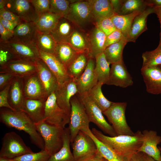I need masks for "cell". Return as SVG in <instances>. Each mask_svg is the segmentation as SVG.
<instances>
[{"mask_svg":"<svg viewBox=\"0 0 161 161\" xmlns=\"http://www.w3.org/2000/svg\"><path fill=\"white\" fill-rule=\"evenodd\" d=\"M91 131L96 138L111 148L123 161L124 159L138 151L143 140V134L140 131L132 135H120L114 137L106 136L94 128Z\"/></svg>","mask_w":161,"mask_h":161,"instance_id":"obj_1","label":"cell"},{"mask_svg":"<svg viewBox=\"0 0 161 161\" xmlns=\"http://www.w3.org/2000/svg\"><path fill=\"white\" fill-rule=\"evenodd\" d=\"M0 121L8 127L24 131L29 135L32 144L41 150H44V140L35 123L24 112L0 108Z\"/></svg>","mask_w":161,"mask_h":161,"instance_id":"obj_2","label":"cell"},{"mask_svg":"<svg viewBox=\"0 0 161 161\" xmlns=\"http://www.w3.org/2000/svg\"><path fill=\"white\" fill-rule=\"evenodd\" d=\"M37 131L44 140V150L51 156L62 147L64 129L48 124L42 121L35 123Z\"/></svg>","mask_w":161,"mask_h":161,"instance_id":"obj_3","label":"cell"},{"mask_svg":"<svg viewBox=\"0 0 161 161\" xmlns=\"http://www.w3.org/2000/svg\"><path fill=\"white\" fill-rule=\"evenodd\" d=\"M71 111L68 127L72 143L79 132L89 128L90 122L84 107L77 94L71 99Z\"/></svg>","mask_w":161,"mask_h":161,"instance_id":"obj_4","label":"cell"},{"mask_svg":"<svg viewBox=\"0 0 161 161\" xmlns=\"http://www.w3.org/2000/svg\"><path fill=\"white\" fill-rule=\"evenodd\" d=\"M0 157L13 159L33 152L20 135L14 131L6 133L2 139Z\"/></svg>","mask_w":161,"mask_h":161,"instance_id":"obj_5","label":"cell"},{"mask_svg":"<svg viewBox=\"0 0 161 161\" xmlns=\"http://www.w3.org/2000/svg\"><path fill=\"white\" fill-rule=\"evenodd\" d=\"M126 102H114L111 106L103 113L112 124L117 135H132L134 133L128 125L125 112Z\"/></svg>","mask_w":161,"mask_h":161,"instance_id":"obj_6","label":"cell"},{"mask_svg":"<svg viewBox=\"0 0 161 161\" xmlns=\"http://www.w3.org/2000/svg\"><path fill=\"white\" fill-rule=\"evenodd\" d=\"M77 95L83 104L90 122L94 123L110 136H117L112 126L105 119L102 111L87 93H78Z\"/></svg>","mask_w":161,"mask_h":161,"instance_id":"obj_7","label":"cell"},{"mask_svg":"<svg viewBox=\"0 0 161 161\" xmlns=\"http://www.w3.org/2000/svg\"><path fill=\"white\" fill-rule=\"evenodd\" d=\"M70 117V114L58 105L55 92L50 94L45 102L43 121L50 125L64 129L69 122Z\"/></svg>","mask_w":161,"mask_h":161,"instance_id":"obj_8","label":"cell"},{"mask_svg":"<svg viewBox=\"0 0 161 161\" xmlns=\"http://www.w3.org/2000/svg\"><path fill=\"white\" fill-rule=\"evenodd\" d=\"M71 0L70 8L66 18L73 24L82 27L93 20L89 0Z\"/></svg>","mask_w":161,"mask_h":161,"instance_id":"obj_9","label":"cell"},{"mask_svg":"<svg viewBox=\"0 0 161 161\" xmlns=\"http://www.w3.org/2000/svg\"><path fill=\"white\" fill-rule=\"evenodd\" d=\"M0 44L11 49L18 59L35 63L40 58L39 50L35 43L24 42L11 39Z\"/></svg>","mask_w":161,"mask_h":161,"instance_id":"obj_10","label":"cell"},{"mask_svg":"<svg viewBox=\"0 0 161 161\" xmlns=\"http://www.w3.org/2000/svg\"><path fill=\"white\" fill-rule=\"evenodd\" d=\"M75 161H78L97 151L96 144L88 134L80 131L72 143Z\"/></svg>","mask_w":161,"mask_h":161,"instance_id":"obj_11","label":"cell"},{"mask_svg":"<svg viewBox=\"0 0 161 161\" xmlns=\"http://www.w3.org/2000/svg\"><path fill=\"white\" fill-rule=\"evenodd\" d=\"M78 93L75 80L72 78L58 85L55 92L58 105L60 108L70 114L71 99Z\"/></svg>","mask_w":161,"mask_h":161,"instance_id":"obj_12","label":"cell"},{"mask_svg":"<svg viewBox=\"0 0 161 161\" xmlns=\"http://www.w3.org/2000/svg\"><path fill=\"white\" fill-rule=\"evenodd\" d=\"M5 8L23 21L35 23L38 17L30 0H7Z\"/></svg>","mask_w":161,"mask_h":161,"instance_id":"obj_13","label":"cell"},{"mask_svg":"<svg viewBox=\"0 0 161 161\" xmlns=\"http://www.w3.org/2000/svg\"><path fill=\"white\" fill-rule=\"evenodd\" d=\"M133 83L132 78L128 72L123 61L112 64L107 85H113L125 88Z\"/></svg>","mask_w":161,"mask_h":161,"instance_id":"obj_14","label":"cell"},{"mask_svg":"<svg viewBox=\"0 0 161 161\" xmlns=\"http://www.w3.org/2000/svg\"><path fill=\"white\" fill-rule=\"evenodd\" d=\"M142 133L143 140L137 152L144 153L156 161H161L160 151L157 147L161 143V137L154 131L145 130Z\"/></svg>","mask_w":161,"mask_h":161,"instance_id":"obj_15","label":"cell"},{"mask_svg":"<svg viewBox=\"0 0 161 161\" xmlns=\"http://www.w3.org/2000/svg\"><path fill=\"white\" fill-rule=\"evenodd\" d=\"M36 73L48 96L55 92L58 84L57 79L40 58L35 62Z\"/></svg>","mask_w":161,"mask_h":161,"instance_id":"obj_16","label":"cell"},{"mask_svg":"<svg viewBox=\"0 0 161 161\" xmlns=\"http://www.w3.org/2000/svg\"><path fill=\"white\" fill-rule=\"evenodd\" d=\"M22 80L25 98L46 100L48 96L36 73L22 78Z\"/></svg>","mask_w":161,"mask_h":161,"instance_id":"obj_17","label":"cell"},{"mask_svg":"<svg viewBox=\"0 0 161 161\" xmlns=\"http://www.w3.org/2000/svg\"><path fill=\"white\" fill-rule=\"evenodd\" d=\"M0 68V72H8L21 78L36 73L35 63L20 59L12 61Z\"/></svg>","mask_w":161,"mask_h":161,"instance_id":"obj_18","label":"cell"},{"mask_svg":"<svg viewBox=\"0 0 161 161\" xmlns=\"http://www.w3.org/2000/svg\"><path fill=\"white\" fill-rule=\"evenodd\" d=\"M39 58L55 76L58 85L63 83L71 78L67 72L66 67L53 54L44 52L39 50Z\"/></svg>","mask_w":161,"mask_h":161,"instance_id":"obj_19","label":"cell"},{"mask_svg":"<svg viewBox=\"0 0 161 161\" xmlns=\"http://www.w3.org/2000/svg\"><path fill=\"white\" fill-rule=\"evenodd\" d=\"M141 70L147 92L154 95L161 94V69L159 66L141 68Z\"/></svg>","mask_w":161,"mask_h":161,"instance_id":"obj_20","label":"cell"},{"mask_svg":"<svg viewBox=\"0 0 161 161\" xmlns=\"http://www.w3.org/2000/svg\"><path fill=\"white\" fill-rule=\"evenodd\" d=\"M95 58L89 57L87 65L84 72L75 80L78 93L82 94L87 92L97 83L95 73Z\"/></svg>","mask_w":161,"mask_h":161,"instance_id":"obj_21","label":"cell"},{"mask_svg":"<svg viewBox=\"0 0 161 161\" xmlns=\"http://www.w3.org/2000/svg\"><path fill=\"white\" fill-rule=\"evenodd\" d=\"M156 13L155 9L148 6L134 19L127 38L128 42H134L140 35L148 30L147 20L150 14Z\"/></svg>","mask_w":161,"mask_h":161,"instance_id":"obj_22","label":"cell"},{"mask_svg":"<svg viewBox=\"0 0 161 161\" xmlns=\"http://www.w3.org/2000/svg\"><path fill=\"white\" fill-rule=\"evenodd\" d=\"M25 99L22 78L15 77L10 84L9 103L15 110L23 112Z\"/></svg>","mask_w":161,"mask_h":161,"instance_id":"obj_23","label":"cell"},{"mask_svg":"<svg viewBox=\"0 0 161 161\" xmlns=\"http://www.w3.org/2000/svg\"><path fill=\"white\" fill-rule=\"evenodd\" d=\"M46 101L25 98L23 112L35 123L43 121L44 116Z\"/></svg>","mask_w":161,"mask_h":161,"instance_id":"obj_24","label":"cell"},{"mask_svg":"<svg viewBox=\"0 0 161 161\" xmlns=\"http://www.w3.org/2000/svg\"><path fill=\"white\" fill-rule=\"evenodd\" d=\"M106 36L101 30L95 27L87 36L88 55L95 58L97 54L103 52Z\"/></svg>","mask_w":161,"mask_h":161,"instance_id":"obj_25","label":"cell"},{"mask_svg":"<svg viewBox=\"0 0 161 161\" xmlns=\"http://www.w3.org/2000/svg\"><path fill=\"white\" fill-rule=\"evenodd\" d=\"M36 32L33 22L22 21L14 29L12 39L20 42L35 43Z\"/></svg>","mask_w":161,"mask_h":161,"instance_id":"obj_26","label":"cell"},{"mask_svg":"<svg viewBox=\"0 0 161 161\" xmlns=\"http://www.w3.org/2000/svg\"><path fill=\"white\" fill-rule=\"evenodd\" d=\"M73 24L67 18L62 17L50 33L57 43H67L69 37L75 30Z\"/></svg>","mask_w":161,"mask_h":161,"instance_id":"obj_27","label":"cell"},{"mask_svg":"<svg viewBox=\"0 0 161 161\" xmlns=\"http://www.w3.org/2000/svg\"><path fill=\"white\" fill-rule=\"evenodd\" d=\"M93 19L96 22L103 19L111 18L115 14L110 0H90Z\"/></svg>","mask_w":161,"mask_h":161,"instance_id":"obj_28","label":"cell"},{"mask_svg":"<svg viewBox=\"0 0 161 161\" xmlns=\"http://www.w3.org/2000/svg\"><path fill=\"white\" fill-rule=\"evenodd\" d=\"M68 43H57L53 55L66 68L78 54Z\"/></svg>","mask_w":161,"mask_h":161,"instance_id":"obj_29","label":"cell"},{"mask_svg":"<svg viewBox=\"0 0 161 161\" xmlns=\"http://www.w3.org/2000/svg\"><path fill=\"white\" fill-rule=\"evenodd\" d=\"M62 147L58 152L51 156L48 161H75L70 148V137L68 127L64 129Z\"/></svg>","mask_w":161,"mask_h":161,"instance_id":"obj_30","label":"cell"},{"mask_svg":"<svg viewBox=\"0 0 161 161\" xmlns=\"http://www.w3.org/2000/svg\"><path fill=\"white\" fill-rule=\"evenodd\" d=\"M61 17L59 15L48 12L40 15L34 23L37 31L50 33Z\"/></svg>","mask_w":161,"mask_h":161,"instance_id":"obj_31","label":"cell"},{"mask_svg":"<svg viewBox=\"0 0 161 161\" xmlns=\"http://www.w3.org/2000/svg\"><path fill=\"white\" fill-rule=\"evenodd\" d=\"M142 12L136 11L124 15L115 14L111 18L116 29L121 32L127 40L134 19Z\"/></svg>","mask_w":161,"mask_h":161,"instance_id":"obj_32","label":"cell"},{"mask_svg":"<svg viewBox=\"0 0 161 161\" xmlns=\"http://www.w3.org/2000/svg\"><path fill=\"white\" fill-rule=\"evenodd\" d=\"M81 131L88 134L93 139L96 144L97 152L105 160L107 161H123L111 148L96 138L89 128Z\"/></svg>","mask_w":161,"mask_h":161,"instance_id":"obj_33","label":"cell"},{"mask_svg":"<svg viewBox=\"0 0 161 161\" xmlns=\"http://www.w3.org/2000/svg\"><path fill=\"white\" fill-rule=\"evenodd\" d=\"M95 73L98 82L106 84L109 78L110 68L103 52L97 55L95 58Z\"/></svg>","mask_w":161,"mask_h":161,"instance_id":"obj_34","label":"cell"},{"mask_svg":"<svg viewBox=\"0 0 161 161\" xmlns=\"http://www.w3.org/2000/svg\"><path fill=\"white\" fill-rule=\"evenodd\" d=\"M127 42V39L123 38L119 41L110 45L105 49L103 52L107 60L110 64L123 60V51Z\"/></svg>","mask_w":161,"mask_h":161,"instance_id":"obj_35","label":"cell"},{"mask_svg":"<svg viewBox=\"0 0 161 161\" xmlns=\"http://www.w3.org/2000/svg\"><path fill=\"white\" fill-rule=\"evenodd\" d=\"M103 85L101 83L98 82L93 88L86 93L103 113L107 110L113 103L108 100L103 94L101 90Z\"/></svg>","mask_w":161,"mask_h":161,"instance_id":"obj_36","label":"cell"},{"mask_svg":"<svg viewBox=\"0 0 161 161\" xmlns=\"http://www.w3.org/2000/svg\"><path fill=\"white\" fill-rule=\"evenodd\" d=\"M89 58L86 53L78 54L66 68L67 72L71 78L76 80L81 76L86 69Z\"/></svg>","mask_w":161,"mask_h":161,"instance_id":"obj_37","label":"cell"},{"mask_svg":"<svg viewBox=\"0 0 161 161\" xmlns=\"http://www.w3.org/2000/svg\"><path fill=\"white\" fill-rule=\"evenodd\" d=\"M35 42L38 50L52 54L54 52L57 44L50 33L37 31Z\"/></svg>","mask_w":161,"mask_h":161,"instance_id":"obj_38","label":"cell"},{"mask_svg":"<svg viewBox=\"0 0 161 161\" xmlns=\"http://www.w3.org/2000/svg\"><path fill=\"white\" fill-rule=\"evenodd\" d=\"M68 43L78 53L88 54L87 36L80 30L75 29L68 41Z\"/></svg>","mask_w":161,"mask_h":161,"instance_id":"obj_39","label":"cell"},{"mask_svg":"<svg viewBox=\"0 0 161 161\" xmlns=\"http://www.w3.org/2000/svg\"><path fill=\"white\" fill-rule=\"evenodd\" d=\"M147 7L145 0H123L122 6L117 14L124 15L136 11H142Z\"/></svg>","mask_w":161,"mask_h":161,"instance_id":"obj_40","label":"cell"},{"mask_svg":"<svg viewBox=\"0 0 161 161\" xmlns=\"http://www.w3.org/2000/svg\"><path fill=\"white\" fill-rule=\"evenodd\" d=\"M142 68L159 66L161 65V49L156 48L151 51L143 52Z\"/></svg>","mask_w":161,"mask_h":161,"instance_id":"obj_41","label":"cell"},{"mask_svg":"<svg viewBox=\"0 0 161 161\" xmlns=\"http://www.w3.org/2000/svg\"><path fill=\"white\" fill-rule=\"evenodd\" d=\"M50 2L48 12L66 17L69 10L70 0H50Z\"/></svg>","mask_w":161,"mask_h":161,"instance_id":"obj_42","label":"cell"},{"mask_svg":"<svg viewBox=\"0 0 161 161\" xmlns=\"http://www.w3.org/2000/svg\"><path fill=\"white\" fill-rule=\"evenodd\" d=\"M50 155L44 150L24 154L12 159L14 161H48Z\"/></svg>","mask_w":161,"mask_h":161,"instance_id":"obj_43","label":"cell"},{"mask_svg":"<svg viewBox=\"0 0 161 161\" xmlns=\"http://www.w3.org/2000/svg\"><path fill=\"white\" fill-rule=\"evenodd\" d=\"M17 59H18L11 49L0 44V67L12 61Z\"/></svg>","mask_w":161,"mask_h":161,"instance_id":"obj_44","label":"cell"},{"mask_svg":"<svg viewBox=\"0 0 161 161\" xmlns=\"http://www.w3.org/2000/svg\"><path fill=\"white\" fill-rule=\"evenodd\" d=\"M95 27L102 31L106 36L117 30L111 18H105L96 22Z\"/></svg>","mask_w":161,"mask_h":161,"instance_id":"obj_45","label":"cell"},{"mask_svg":"<svg viewBox=\"0 0 161 161\" xmlns=\"http://www.w3.org/2000/svg\"><path fill=\"white\" fill-rule=\"evenodd\" d=\"M34 10L39 16L49 11L50 5V0H30Z\"/></svg>","mask_w":161,"mask_h":161,"instance_id":"obj_46","label":"cell"},{"mask_svg":"<svg viewBox=\"0 0 161 161\" xmlns=\"http://www.w3.org/2000/svg\"><path fill=\"white\" fill-rule=\"evenodd\" d=\"M11 83L0 91V108H7L15 111L11 106L8 102L9 91Z\"/></svg>","mask_w":161,"mask_h":161,"instance_id":"obj_47","label":"cell"},{"mask_svg":"<svg viewBox=\"0 0 161 161\" xmlns=\"http://www.w3.org/2000/svg\"><path fill=\"white\" fill-rule=\"evenodd\" d=\"M0 17L18 24L23 21L18 16L5 8L0 10Z\"/></svg>","mask_w":161,"mask_h":161,"instance_id":"obj_48","label":"cell"},{"mask_svg":"<svg viewBox=\"0 0 161 161\" xmlns=\"http://www.w3.org/2000/svg\"><path fill=\"white\" fill-rule=\"evenodd\" d=\"M123 38L124 37L121 32L116 30L106 36L105 45V49L110 45L119 41Z\"/></svg>","mask_w":161,"mask_h":161,"instance_id":"obj_49","label":"cell"},{"mask_svg":"<svg viewBox=\"0 0 161 161\" xmlns=\"http://www.w3.org/2000/svg\"><path fill=\"white\" fill-rule=\"evenodd\" d=\"M15 77L9 73L0 72V91L10 84Z\"/></svg>","mask_w":161,"mask_h":161,"instance_id":"obj_50","label":"cell"},{"mask_svg":"<svg viewBox=\"0 0 161 161\" xmlns=\"http://www.w3.org/2000/svg\"><path fill=\"white\" fill-rule=\"evenodd\" d=\"M13 32L5 28L0 23V42L7 41L12 39Z\"/></svg>","mask_w":161,"mask_h":161,"instance_id":"obj_51","label":"cell"},{"mask_svg":"<svg viewBox=\"0 0 161 161\" xmlns=\"http://www.w3.org/2000/svg\"><path fill=\"white\" fill-rule=\"evenodd\" d=\"M0 23L6 29L13 32V31L18 24L3 18L0 17Z\"/></svg>","mask_w":161,"mask_h":161,"instance_id":"obj_52","label":"cell"},{"mask_svg":"<svg viewBox=\"0 0 161 161\" xmlns=\"http://www.w3.org/2000/svg\"><path fill=\"white\" fill-rule=\"evenodd\" d=\"M123 161H145L143 153H135L124 159Z\"/></svg>","mask_w":161,"mask_h":161,"instance_id":"obj_53","label":"cell"},{"mask_svg":"<svg viewBox=\"0 0 161 161\" xmlns=\"http://www.w3.org/2000/svg\"><path fill=\"white\" fill-rule=\"evenodd\" d=\"M78 161H107L102 157L97 151L95 154L86 157Z\"/></svg>","mask_w":161,"mask_h":161,"instance_id":"obj_54","label":"cell"},{"mask_svg":"<svg viewBox=\"0 0 161 161\" xmlns=\"http://www.w3.org/2000/svg\"><path fill=\"white\" fill-rule=\"evenodd\" d=\"M110 1L113 11L117 14L122 6L123 0H110Z\"/></svg>","mask_w":161,"mask_h":161,"instance_id":"obj_55","label":"cell"},{"mask_svg":"<svg viewBox=\"0 0 161 161\" xmlns=\"http://www.w3.org/2000/svg\"><path fill=\"white\" fill-rule=\"evenodd\" d=\"M147 6L152 7L154 8L161 7V0H145Z\"/></svg>","mask_w":161,"mask_h":161,"instance_id":"obj_56","label":"cell"},{"mask_svg":"<svg viewBox=\"0 0 161 161\" xmlns=\"http://www.w3.org/2000/svg\"><path fill=\"white\" fill-rule=\"evenodd\" d=\"M158 17L160 24L161 31L160 33V41L159 45L157 47V48L161 49V14L158 12H156V13Z\"/></svg>","mask_w":161,"mask_h":161,"instance_id":"obj_57","label":"cell"},{"mask_svg":"<svg viewBox=\"0 0 161 161\" xmlns=\"http://www.w3.org/2000/svg\"><path fill=\"white\" fill-rule=\"evenodd\" d=\"M143 153L145 161H156L151 157L144 153Z\"/></svg>","mask_w":161,"mask_h":161,"instance_id":"obj_58","label":"cell"},{"mask_svg":"<svg viewBox=\"0 0 161 161\" xmlns=\"http://www.w3.org/2000/svg\"><path fill=\"white\" fill-rule=\"evenodd\" d=\"M7 0H0V10L5 8Z\"/></svg>","mask_w":161,"mask_h":161,"instance_id":"obj_59","label":"cell"},{"mask_svg":"<svg viewBox=\"0 0 161 161\" xmlns=\"http://www.w3.org/2000/svg\"><path fill=\"white\" fill-rule=\"evenodd\" d=\"M0 161H14L12 159L0 157Z\"/></svg>","mask_w":161,"mask_h":161,"instance_id":"obj_60","label":"cell"},{"mask_svg":"<svg viewBox=\"0 0 161 161\" xmlns=\"http://www.w3.org/2000/svg\"><path fill=\"white\" fill-rule=\"evenodd\" d=\"M155 9L156 10V13L158 12L161 14V7Z\"/></svg>","mask_w":161,"mask_h":161,"instance_id":"obj_61","label":"cell"},{"mask_svg":"<svg viewBox=\"0 0 161 161\" xmlns=\"http://www.w3.org/2000/svg\"><path fill=\"white\" fill-rule=\"evenodd\" d=\"M158 148L159 149V150H160V153H161V147H158Z\"/></svg>","mask_w":161,"mask_h":161,"instance_id":"obj_62","label":"cell"},{"mask_svg":"<svg viewBox=\"0 0 161 161\" xmlns=\"http://www.w3.org/2000/svg\"><path fill=\"white\" fill-rule=\"evenodd\" d=\"M159 66L160 67V68L161 69V65H160Z\"/></svg>","mask_w":161,"mask_h":161,"instance_id":"obj_63","label":"cell"}]
</instances>
